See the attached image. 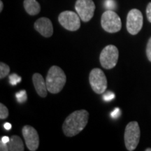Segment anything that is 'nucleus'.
<instances>
[{
	"label": "nucleus",
	"instance_id": "f257e3e1",
	"mask_svg": "<svg viewBox=\"0 0 151 151\" xmlns=\"http://www.w3.org/2000/svg\"><path fill=\"white\" fill-rule=\"evenodd\" d=\"M89 113L86 110L76 111L65 119L62 125L64 134L68 137L77 135L86 127L88 122Z\"/></svg>",
	"mask_w": 151,
	"mask_h": 151
},
{
	"label": "nucleus",
	"instance_id": "f03ea898",
	"mask_svg": "<svg viewBox=\"0 0 151 151\" xmlns=\"http://www.w3.org/2000/svg\"><path fill=\"white\" fill-rule=\"evenodd\" d=\"M66 81V75L61 68L52 66L46 76V82L48 91L52 94L58 93L63 89Z\"/></svg>",
	"mask_w": 151,
	"mask_h": 151
},
{
	"label": "nucleus",
	"instance_id": "7ed1b4c3",
	"mask_svg": "<svg viewBox=\"0 0 151 151\" xmlns=\"http://www.w3.org/2000/svg\"><path fill=\"white\" fill-rule=\"evenodd\" d=\"M140 128L137 122L132 121L126 126L124 132V143L128 150H134L140 139Z\"/></svg>",
	"mask_w": 151,
	"mask_h": 151
},
{
	"label": "nucleus",
	"instance_id": "20e7f679",
	"mask_svg": "<svg viewBox=\"0 0 151 151\" xmlns=\"http://www.w3.org/2000/svg\"><path fill=\"white\" fill-rule=\"evenodd\" d=\"M101 27L106 32L116 33L120 31L122 27V22L118 15L113 11L107 10L101 16Z\"/></svg>",
	"mask_w": 151,
	"mask_h": 151
},
{
	"label": "nucleus",
	"instance_id": "39448f33",
	"mask_svg": "<svg viewBox=\"0 0 151 151\" xmlns=\"http://www.w3.org/2000/svg\"><path fill=\"white\" fill-rule=\"evenodd\" d=\"M119 51L116 46L109 45L101 51L99 56L101 65L106 69H111L115 67L118 60Z\"/></svg>",
	"mask_w": 151,
	"mask_h": 151
},
{
	"label": "nucleus",
	"instance_id": "423d86ee",
	"mask_svg": "<svg viewBox=\"0 0 151 151\" xmlns=\"http://www.w3.org/2000/svg\"><path fill=\"white\" fill-rule=\"evenodd\" d=\"M92 89L97 94H103L107 88V79L102 70L98 68L93 69L89 76Z\"/></svg>",
	"mask_w": 151,
	"mask_h": 151
},
{
	"label": "nucleus",
	"instance_id": "0eeeda50",
	"mask_svg": "<svg viewBox=\"0 0 151 151\" xmlns=\"http://www.w3.org/2000/svg\"><path fill=\"white\" fill-rule=\"evenodd\" d=\"M60 24L69 31H76L81 27V18L78 14L70 11L62 12L58 17Z\"/></svg>",
	"mask_w": 151,
	"mask_h": 151
},
{
	"label": "nucleus",
	"instance_id": "6e6552de",
	"mask_svg": "<svg viewBox=\"0 0 151 151\" xmlns=\"http://www.w3.org/2000/svg\"><path fill=\"white\" fill-rule=\"evenodd\" d=\"M143 15L138 9H134L128 13L127 17V29L132 35H137L142 29Z\"/></svg>",
	"mask_w": 151,
	"mask_h": 151
},
{
	"label": "nucleus",
	"instance_id": "1a4fd4ad",
	"mask_svg": "<svg viewBox=\"0 0 151 151\" xmlns=\"http://www.w3.org/2000/svg\"><path fill=\"white\" fill-rule=\"evenodd\" d=\"M75 9L81 20L88 22L94 16L95 5L92 0H77Z\"/></svg>",
	"mask_w": 151,
	"mask_h": 151
},
{
	"label": "nucleus",
	"instance_id": "9d476101",
	"mask_svg": "<svg viewBox=\"0 0 151 151\" xmlns=\"http://www.w3.org/2000/svg\"><path fill=\"white\" fill-rule=\"evenodd\" d=\"M22 133L27 148L31 151L37 150L39 146V138L37 130L32 126L25 125L22 128Z\"/></svg>",
	"mask_w": 151,
	"mask_h": 151
},
{
	"label": "nucleus",
	"instance_id": "9b49d317",
	"mask_svg": "<svg viewBox=\"0 0 151 151\" xmlns=\"http://www.w3.org/2000/svg\"><path fill=\"white\" fill-rule=\"evenodd\" d=\"M35 29L43 37L48 38L53 34V27L50 19L47 18H39L35 23Z\"/></svg>",
	"mask_w": 151,
	"mask_h": 151
},
{
	"label": "nucleus",
	"instance_id": "f8f14e48",
	"mask_svg": "<svg viewBox=\"0 0 151 151\" xmlns=\"http://www.w3.org/2000/svg\"><path fill=\"white\" fill-rule=\"evenodd\" d=\"M0 150L1 151H23L24 144L22 139L18 136H12L9 143H0Z\"/></svg>",
	"mask_w": 151,
	"mask_h": 151
},
{
	"label": "nucleus",
	"instance_id": "ddd939ff",
	"mask_svg": "<svg viewBox=\"0 0 151 151\" xmlns=\"http://www.w3.org/2000/svg\"><path fill=\"white\" fill-rule=\"evenodd\" d=\"M33 84L37 94L41 97H46L47 95L46 82L40 73H36L32 76Z\"/></svg>",
	"mask_w": 151,
	"mask_h": 151
},
{
	"label": "nucleus",
	"instance_id": "4468645a",
	"mask_svg": "<svg viewBox=\"0 0 151 151\" xmlns=\"http://www.w3.org/2000/svg\"><path fill=\"white\" fill-rule=\"evenodd\" d=\"M24 7L26 12L31 16H35L40 12L41 6L37 0H24Z\"/></svg>",
	"mask_w": 151,
	"mask_h": 151
},
{
	"label": "nucleus",
	"instance_id": "2eb2a0df",
	"mask_svg": "<svg viewBox=\"0 0 151 151\" xmlns=\"http://www.w3.org/2000/svg\"><path fill=\"white\" fill-rule=\"evenodd\" d=\"M9 71H10V68L5 63L1 62L0 63V78L3 79L5 78L6 76L9 75Z\"/></svg>",
	"mask_w": 151,
	"mask_h": 151
},
{
	"label": "nucleus",
	"instance_id": "dca6fc26",
	"mask_svg": "<svg viewBox=\"0 0 151 151\" xmlns=\"http://www.w3.org/2000/svg\"><path fill=\"white\" fill-rule=\"evenodd\" d=\"M16 99L18 100L19 103L22 104L24 103L27 101V93H26L25 90H20V92H18L16 94Z\"/></svg>",
	"mask_w": 151,
	"mask_h": 151
},
{
	"label": "nucleus",
	"instance_id": "f3484780",
	"mask_svg": "<svg viewBox=\"0 0 151 151\" xmlns=\"http://www.w3.org/2000/svg\"><path fill=\"white\" fill-rule=\"evenodd\" d=\"M9 116V110L7 107L3 104H0V118L1 120L8 118Z\"/></svg>",
	"mask_w": 151,
	"mask_h": 151
},
{
	"label": "nucleus",
	"instance_id": "a211bd4d",
	"mask_svg": "<svg viewBox=\"0 0 151 151\" xmlns=\"http://www.w3.org/2000/svg\"><path fill=\"white\" fill-rule=\"evenodd\" d=\"M104 5L107 10L113 11L116 9V3L115 0H105Z\"/></svg>",
	"mask_w": 151,
	"mask_h": 151
},
{
	"label": "nucleus",
	"instance_id": "6ab92c4d",
	"mask_svg": "<svg viewBox=\"0 0 151 151\" xmlns=\"http://www.w3.org/2000/svg\"><path fill=\"white\" fill-rule=\"evenodd\" d=\"M9 83L12 86H16L17 84L20 83L21 81V78L19 76H18L16 73H13L9 76Z\"/></svg>",
	"mask_w": 151,
	"mask_h": 151
},
{
	"label": "nucleus",
	"instance_id": "aec40b11",
	"mask_svg": "<svg viewBox=\"0 0 151 151\" xmlns=\"http://www.w3.org/2000/svg\"><path fill=\"white\" fill-rule=\"evenodd\" d=\"M116 95L113 92H111V91H108V92H106L104 94H103V99L106 102H109V101H111V100H113L114 99Z\"/></svg>",
	"mask_w": 151,
	"mask_h": 151
},
{
	"label": "nucleus",
	"instance_id": "412c9836",
	"mask_svg": "<svg viewBox=\"0 0 151 151\" xmlns=\"http://www.w3.org/2000/svg\"><path fill=\"white\" fill-rule=\"evenodd\" d=\"M120 115H121V111H120V109L119 108L114 109V110L111 111V118H113V119L118 118L120 116Z\"/></svg>",
	"mask_w": 151,
	"mask_h": 151
},
{
	"label": "nucleus",
	"instance_id": "4be33fe9",
	"mask_svg": "<svg viewBox=\"0 0 151 151\" xmlns=\"http://www.w3.org/2000/svg\"><path fill=\"white\" fill-rule=\"evenodd\" d=\"M146 55H147V58H148V60L150 62H151V37L148 40V43H147Z\"/></svg>",
	"mask_w": 151,
	"mask_h": 151
},
{
	"label": "nucleus",
	"instance_id": "5701e85b",
	"mask_svg": "<svg viewBox=\"0 0 151 151\" xmlns=\"http://www.w3.org/2000/svg\"><path fill=\"white\" fill-rule=\"evenodd\" d=\"M146 16L148 21L151 22V2H150L147 6L146 8Z\"/></svg>",
	"mask_w": 151,
	"mask_h": 151
},
{
	"label": "nucleus",
	"instance_id": "b1692460",
	"mask_svg": "<svg viewBox=\"0 0 151 151\" xmlns=\"http://www.w3.org/2000/svg\"><path fill=\"white\" fill-rule=\"evenodd\" d=\"M9 141H10V138H9V137H6V136H5V137H1V142H3V143H9Z\"/></svg>",
	"mask_w": 151,
	"mask_h": 151
},
{
	"label": "nucleus",
	"instance_id": "393cba45",
	"mask_svg": "<svg viewBox=\"0 0 151 151\" xmlns=\"http://www.w3.org/2000/svg\"><path fill=\"white\" fill-rule=\"evenodd\" d=\"M11 124L9 123V122H6V123L4 124V127L6 130H10L11 129Z\"/></svg>",
	"mask_w": 151,
	"mask_h": 151
},
{
	"label": "nucleus",
	"instance_id": "a878e982",
	"mask_svg": "<svg viewBox=\"0 0 151 151\" xmlns=\"http://www.w3.org/2000/svg\"><path fill=\"white\" fill-rule=\"evenodd\" d=\"M3 7H4V5H3L2 1H0V11H1V12L3 10Z\"/></svg>",
	"mask_w": 151,
	"mask_h": 151
},
{
	"label": "nucleus",
	"instance_id": "bb28decb",
	"mask_svg": "<svg viewBox=\"0 0 151 151\" xmlns=\"http://www.w3.org/2000/svg\"><path fill=\"white\" fill-rule=\"evenodd\" d=\"M146 151H151V148H147L146 149Z\"/></svg>",
	"mask_w": 151,
	"mask_h": 151
}]
</instances>
